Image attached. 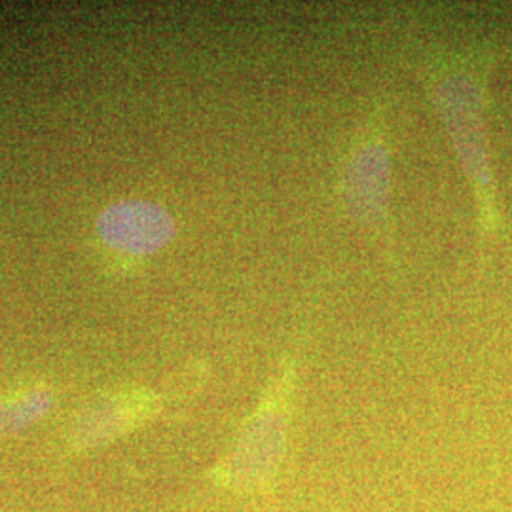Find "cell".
Masks as SVG:
<instances>
[{"label": "cell", "mask_w": 512, "mask_h": 512, "mask_svg": "<svg viewBox=\"0 0 512 512\" xmlns=\"http://www.w3.org/2000/svg\"><path fill=\"white\" fill-rule=\"evenodd\" d=\"M294 389L296 366L293 359H285L215 471L222 486L249 495L274 488L291 435Z\"/></svg>", "instance_id": "obj_1"}, {"label": "cell", "mask_w": 512, "mask_h": 512, "mask_svg": "<svg viewBox=\"0 0 512 512\" xmlns=\"http://www.w3.org/2000/svg\"><path fill=\"white\" fill-rule=\"evenodd\" d=\"M423 71L433 97V105L450 133L461 167L471 183L475 184L478 200L490 217L492 167L484 126L482 90L478 80L448 61H427Z\"/></svg>", "instance_id": "obj_2"}, {"label": "cell", "mask_w": 512, "mask_h": 512, "mask_svg": "<svg viewBox=\"0 0 512 512\" xmlns=\"http://www.w3.org/2000/svg\"><path fill=\"white\" fill-rule=\"evenodd\" d=\"M391 162L385 107L378 105L349 147L340 177V196L349 217L374 238L387 236Z\"/></svg>", "instance_id": "obj_3"}, {"label": "cell", "mask_w": 512, "mask_h": 512, "mask_svg": "<svg viewBox=\"0 0 512 512\" xmlns=\"http://www.w3.org/2000/svg\"><path fill=\"white\" fill-rule=\"evenodd\" d=\"M97 230L110 249L126 255L148 256L162 251L175 236V220L158 203L126 200L101 213Z\"/></svg>", "instance_id": "obj_4"}, {"label": "cell", "mask_w": 512, "mask_h": 512, "mask_svg": "<svg viewBox=\"0 0 512 512\" xmlns=\"http://www.w3.org/2000/svg\"><path fill=\"white\" fill-rule=\"evenodd\" d=\"M158 406L147 391H122L88 406L74 421L71 439L78 450H93L135 429Z\"/></svg>", "instance_id": "obj_5"}, {"label": "cell", "mask_w": 512, "mask_h": 512, "mask_svg": "<svg viewBox=\"0 0 512 512\" xmlns=\"http://www.w3.org/2000/svg\"><path fill=\"white\" fill-rule=\"evenodd\" d=\"M52 406L46 389H31L0 401V435H10L27 429L44 418Z\"/></svg>", "instance_id": "obj_6"}]
</instances>
